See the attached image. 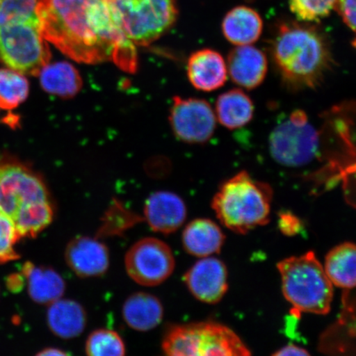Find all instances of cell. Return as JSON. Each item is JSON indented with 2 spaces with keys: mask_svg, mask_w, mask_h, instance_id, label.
Instances as JSON below:
<instances>
[{
  "mask_svg": "<svg viewBox=\"0 0 356 356\" xmlns=\"http://www.w3.org/2000/svg\"><path fill=\"white\" fill-rule=\"evenodd\" d=\"M270 53L284 86L295 91L319 86L333 65L325 35L314 26L296 22L279 26Z\"/></svg>",
  "mask_w": 356,
  "mask_h": 356,
  "instance_id": "obj_1",
  "label": "cell"
},
{
  "mask_svg": "<svg viewBox=\"0 0 356 356\" xmlns=\"http://www.w3.org/2000/svg\"><path fill=\"white\" fill-rule=\"evenodd\" d=\"M40 3L0 0V62L24 74H38L51 59L39 17Z\"/></svg>",
  "mask_w": 356,
  "mask_h": 356,
  "instance_id": "obj_2",
  "label": "cell"
},
{
  "mask_svg": "<svg viewBox=\"0 0 356 356\" xmlns=\"http://www.w3.org/2000/svg\"><path fill=\"white\" fill-rule=\"evenodd\" d=\"M0 211L15 224L21 238H35L54 216L46 184L32 169L0 159Z\"/></svg>",
  "mask_w": 356,
  "mask_h": 356,
  "instance_id": "obj_3",
  "label": "cell"
},
{
  "mask_svg": "<svg viewBox=\"0 0 356 356\" xmlns=\"http://www.w3.org/2000/svg\"><path fill=\"white\" fill-rule=\"evenodd\" d=\"M96 0H41L39 17L42 32L65 55L84 64L109 60L93 33L89 12Z\"/></svg>",
  "mask_w": 356,
  "mask_h": 356,
  "instance_id": "obj_4",
  "label": "cell"
},
{
  "mask_svg": "<svg viewBox=\"0 0 356 356\" xmlns=\"http://www.w3.org/2000/svg\"><path fill=\"white\" fill-rule=\"evenodd\" d=\"M273 191L269 184L253 179L242 171L222 184L212 200L221 224L234 233L245 234L270 221Z\"/></svg>",
  "mask_w": 356,
  "mask_h": 356,
  "instance_id": "obj_5",
  "label": "cell"
},
{
  "mask_svg": "<svg viewBox=\"0 0 356 356\" xmlns=\"http://www.w3.org/2000/svg\"><path fill=\"white\" fill-rule=\"evenodd\" d=\"M282 292L296 314H327L333 300V284L314 252L280 261Z\"/></svg>",
  "mask_w": 356,
  "mask_h": 356,
  "instance_id": "obj_6",
  "label": "cell"
},
{
  "mask_svg": "<svg viewBox=\"0 0 356 356\" xmlns=\"http://www.w3.org/2000/svg\"><path fill=\"white\" fill-rule=\"evenodd\" d=\"M162 348L171 356H246L250 350L233 330L220 323L175 325L168 329Z\"/></svg>",
  "mask_w": 356,
  "mask_h": 356,
  "instance_id": "obj_7",
  "label": "cell"
},
{
  "mask_svg": "<svg viewBox=\"0 0 356 356\" xmlns=\"http://www.w3.org/2000/svg\"><path fill=\"white\" fill-rule=\"evenodd\" d=\"M113 8L123 33L135 46H147L175 24V0H113Z\"/></svg>",
  "mask_w": 356,
  "mask_h": 356,
  "instance_id": "obj_8",
  "label": "cell"
},
{
  "mask_svg": "<svg viewBox=\"0 0 356 356\" xmlns=\"http://www.w3.org/2000/svg\"><path fill=\"white\" fill-rule=\"evenodd\" d=\"M322 133L310 123L304 111H293L286 121L270 133L271 157L282 166L308 165L319 155Z\"/></svg>",
  "mask_w": 356,
  "mask_h": 356,
  "instance_id": "obj_9",
  "label": "cell"
},
{
  "mask_svg": "<svg viewBox=\"0 0 356 356\" xmlns=\"http://www.w3.org/2000/svg\"><path fill=\"white\" fill-rule=\"evenodd\" d=\"M127 273L143 286L165 282L175 268V258L168 245L154 238L140 240L129 249L124 258Z\"/></svg>",
  "mask_w": 356,
  "mask_h": 356,
  "instance_id": "obj_10",
  "label": "cell"
},
{
  "mask_svg": "<svg viewBox=\"0 0 356 356\" xmlns=\"http://www.w3.org/2000/svg\"><path fill=\"white\" fill-rule=\"evenodd\" d=\"M170 122L177 139L188 144L207 143L216 128L215 110L206 100L193 97H175Z\"/></svg>",
  "mask_w": 356,
  "mask_h": 356,
  "instance_id": "obj_11",
  "label": "cell"
},
{
  "mask_svg": "<svg viewBox=\"0 0 356 356\" xmlns=\"http://www.w3.org/2000/svg\"><path fill=\"white\" fill-rule=\"evenodd\" d=\"M191 295L206 304H217L228 291V270L224 262L213 257H202L184 275Z\"/></svg>",
  "mask_w": 356,
  "mask_h": 356,
  "instance_id": "obj_12",
  "label": "cell"
},
{
  "mask_svg": "<svg viewBox=\"0 0 356 356\" xmlns=\"http://www.w3.org/2000/svg\"><path fill=\"white\" fill-rule=\"evenodd\" d=\"M226 65L232 81L248 90L259 87L268 71L265 53L252 44L233 48L227 58Z\"/></svg>",
  "mask_w": 356,
  "mask_h": 356,
  "instance_id": "obj_13",
  "label": "cell"
},
{
  "mask_svg": "<svg viewBox=\"0 0 356 356\" xmlns=\"http://www.w3.org/2000/svg\"><path fill=\"white\" fill-rule=\"evenodd\" d=\"M65 260L75 274L86 278L100 277L110 264L106 245L89 237L74 238L66 248Z\"/></svg>",
  "mask_w": 356,
  "mask_h": 356,
  "instance_id": "obj_14",
  "label": "cell"
},
{
  "mask_svg": "<svg viewBox=\"0 0 356 356\" xmlns=\"http://www.w3.org/2000/svg\"><path fill=\"white\" fill-rule=\"evenodd\" d=\"M145 218L155 232L163 234L175 233L186 220V204L175 193L157 191L146 200Z\"/></svg>",
  "mask_w": 356,
  "mask_h": 356,
  "instance_id": "obj_15",
  "label": "cell"
},
{
  "mask_svg": "<svg viewBox=\"0 0 356 356\" xmlns=\"http://www.w3.org/2000/svg\"><path fill=\"white\" fill-rule=\"evenodd\" d=\"M186 70L191 83L202 92L216 91L228 79L226 60L220 52L212 49H202L191 54Z\"/></svg>",
  "mask_w": 356,
  "mask_h": 356,
  "instance_id": "obj_16",
  "label": "cell"
},
{
  "mask_svg": "<svg viewBox=\"0 0 356 356\" xmlns=\"http://www.w3.org/2000/svg\"><path fill=\"white\" fill-rule=\"evenodd\" d=\"M262 29L264 22L259 13L247 6L234 8L222 22V34L235 47L255 43L259 40Z\"/></svg>",
  "mask_w": 356,
  "mask_h": 356,
  "instance_id": "obj_17",
  "label": "cell"
},
{
  "mask_svg": "<svg viewBox=\"0 0 356 356\" xmlns=\"http://www.w3.org/2000/svg\"><path fill=\"white\" fill-rule=\"evenodd\" d=\"M225 240V236L219 225L208 219L191 221L182 233V244L186 252L202 258L219 253Z\"/></svg>",
  "mask_w": 356,
  "mask_h": 356,
  "instance_id": "obj_18",
  "label": "cell"
},
{
  "mask_svg": "<svg viewBox=\"0 0 356 356\" xmlns=\"http://www.w3.org/2000/svg\"><path fill=\"white\" fill-rule=\"evenodd\" d=\"M47 321L58 337L72 339L81 335L86 327V312L79 302L59 299L48 305Z\"/></svg>",
  "mask_w": 356,
  "mask_h": 356,
  "instance_id": "obj_19",
  "label": "cell"
},
{
  "mask_svg": "<svg viewBox=\"0 0 356 356\" xmlns=\"http://www.w3.org/2000/svg\"><path fill=\"white\" fill-rule=\"evenodd\" d=\"M122 316L134 330L150 331L162 322L163 307L157 297L148 293H136L124 302Z\"/></svg>",
  "mask_w": 356,
  "mask_h": 356,
  "instance_id": "obj_20",
  "label": "cell"
},
{
  "mask_svg": "<svg viewBox=\"0 0 356 356\" xmlns=\"http://www.w3.org/2000/svg\"><path fill=\"white\" fill-rule=\"evenodd\" d=\"M22 271L28 280L31 299L38 304L49 305L64 296L65 282L56 270L28 262Z\"/></svg>",
  "mask_w": 356,
  "mask_h": 356,
  "instance_id": "obj_21",
  "label": "cell"
},
{
  "mask_svg": "<svg viewBox=\"0 0 356 356\" xmlns=\"http://www.w3.org/2000/svg\"><path fill=\"white\" fill-rule=\"evenodd\" d=\"M216 120L222 127L235 130L247 126L254 115V104L242 89L234 88L218 97L215 110Z\"/></svg>",
  "mask_w": 356,
  "mask_h": 356,
  "instance_id": "obj_22",
  "label": "cell"
},
{
  "mask_svg": "<svg viewBox=\"0 0 356 356\" xmlns=\"http://www.w3.org/2000/svg\"><path fill=\"white\" fill-rule=\"evenodd\" d=\"M332 284L342 289H353L356 279V248L353 243H344L327 253L323 266Z\"/></svg>",
  "mask_w": 356,
  "mask_h": 356,
  "instance_id": "obj_23",
  "label": "cell"
},
{
  "mask_svg": "<svg viewBox=\"0 0 356 356\" xmlns=\"http://www.w3.org/2000/svg\"><path fill=\"white\" fill-rule=\"evenodd\" d=\"M38 74L42 88L51 95L70 97L77 95L82 87V79L78 70L68 62L48 63Z\"/></svg>",
  "mask_w": 356,
  "mask_h": 356,
  "instance_id": "obj_24",
  "label": "cell"
},
{
  "mask_svg": "<svg viewBox=\"0 0 356 356\" xmlns=\"http://www.w3.org/2000/svg\"><path fill=\"white\" fill-rule=\"evenodd\" d=\"M29 93V83L24 74L8 69H0V108L15 109Z\"/></svg>",
  "mask_w": 356,
  "mask_h": 356,
  "instance_id": "obj_25",
  "label": "cell"
},
{
  "mask_svg": "<svg viewBox=\"0 0 356 356\" xmlns=\"http://www.w3.org/2000/svg\"><path fill=\"white\" fill-rule=\"evenodd\" d=\"M86 353L90 356H122L126 354V346L121 336L109 329H99L88 336Z\"/></svg>",
  "mask_w": 356,
  "mask_h": 356,
  "instance_id": "obj_26",
  "label": "cell"
},
{
  "mask_svg": "<svg viewBox=\"0 0 356 356\" xmlns=\"http://www.w3.org/2000/svg\"><path fill=\"white\" fill-rule=\"evenodd\" d=\"M337 0H289V10L298 19L318 22L335 10Z\"/></svg>",
  "mask_w": 356,
  "mask_h": 356,
  "instance_id": "obj_27",
  "label": "cell"
},
{
  "mask_svg": "<svg viewBox=\"0 0 356 356\" xmlns=\"http://www.w3.org/2000/svg\"><path fill=\"white\" fill-rule=\"evenodd\" d=\"M21 238L13 222L0 211V264L19 259L15 245Z\"/></svg>",
  "mask_w": 356,
  "mask_h": 356,
  "instance_id": "obj_28",
  "label": "cell"
},
{
  "mask_svg": "<svg viewBox=\"0 0 356 356\" xmlns=\"http://www.w3.org/2000/svg\"><path fill=\"white\" fill-rule=\"evenodd\" d=\"M355 1L356 0H337L335 10L339 13L342 21L351 32H355Z\"/></svg>",
  "mask_w": 356,
  "mask_h": 356,
  "instance_id": "obj_29",
  "label": "cell"
},
{
  "mask_svg": "<svg viewBox=\"0 0 356 356\" xmlns=\"http://www.w3.org/2000/svg\"><path fill=\"white\" fill-rule=\"evenodd\" d=\"M279 228L284 234L293 236L299 233L301 228V222L291 213L284 212L280 213V216Z\"/></svg>",
  "mask_w": 356,
  "mask_h": 356,
  "instance_id": "obj_30",
  "label": "cell"
},
{
  "mask_svg": "<svg viewBox=\"0 0 356 356\" xmlns=\"http://www.w3.org/2000/svg\"><path fill=\"white\" fill-rule=\"evenodd\" d=\"M273 355H309V353L305 349L302 348V347L289 344L280 349L277 353H275Z\"/></svg>",
  "mask_w": 356,
  "mask_h": 356,
  "instance_id": "obj_31",
  "label": "cell"
},
{
  "mask_svg": "<svg viewBox=\"0 0 356 356\" xmlns=\"http://www.w3.org/2000/svg\"><path fill=\"white\" fill-rule=\"evenodd\" d=\"M10 282H8V286H10L13 291H15L16 289H21L22 284H24V282H22V277H19V275H13V277L10 278Z\"/></svg>",
  "mask_w": 356,
  "mask_h": 356,
  "instance_id": "obj_32",
  "label": "cell"
},
{
  "mask_svg": "<svg viewBox=\"0 0 356 356\" xmlns=\"http://www.w3.org/2000/svg\"><path fill=\"white\" fill-rule=\"evenodd\" d=\"M38 355L42 356H52V355H67L65 351L58 348H47L44 349L41 353H38Z\"/></svg>",
  "mask_w": 356,
  "mask_h": 356,
  "instance_id": "obj_33",
  "label": "cell"
}]
</instances>
